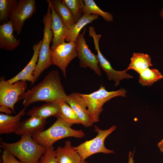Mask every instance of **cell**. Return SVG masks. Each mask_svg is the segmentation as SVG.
Here are the masks:
<instances>
[{"instance_id": "6", "label": "cell", "mask_w": 163, "mask_h": 163, "mask_svg": "<svg viewBox=\"0 0 163 163\" xmlns=\"http://www.w3.org/2000/svg\"><path fill=\"white\" fill-rule=\"evenodd\" d=\"M113 125L109 129L102 130L97 126H94V131L97 133L96 136L89 140H87L75 147L74 149L80 155L82 161L96 153H102L106 154L115 153L112 150L107 149L104 145L106 138L116 129Z\"/></svg>"}, {"instance_id": "3", "label": "cell", "mask_w": 163, "mask_h": 163, "mask_svg": "<svg viewBox=\"0 0 163 163\" xmlns=\"http://www.w3.org/2000/svg\"><path fill=\"white\" fill-rule=\"evenodd\" d=\"M72 125L62 120L57 118L54 123L45 130H43L32 136L39 144L46 147L53 146L56 141L63 138L74 137L82 138L85 134L82 130L72 129Z\"/></svg>"}, {"instance_id": "30", "label": "cell", "mask_w": 163, "mask_h": 163, "mask_svg": "<svg viewBox=\"0 0 163 163\" xmlns=\"http://www.w3.org/2000/svg\"><path fill=\"white\" fill-rule=\"evenodd\" d=\"M0 111L6 113V114L9 115L11 113L12 111L8 107L0 106Z\"/></svg>"}, {"instance_id": "24", "label": "cell", "mask_w": 163, "mask_h": 163, "mask_svg": "<svg viewBox=\"0 0 163 163\" xmlns=\"http://www.w3.org/2000/svg\"><path fill=\"white\" fill-rule=\"evenodd\" d=\"M139 82L142 86H149L154 83L162 79L163 76L156 69H147L139 74Z\"/></svg>"}, {"instance_id": "26", "label": "cell", "mask_w": 163, "mask_h": 163, "mask_svg": "<svg viewBox=\"0 0 163 163\" xmlns=\"http://www.w3.org/2000/svg\"><path fill=\"white\" fill-rule=\"evenodd\" d=\"M62 2L70 11L75 22L76 23L81 18L85 4L82 0H63Z\"/></svg>"}, {"instance_id": "33", "label": "cell", "mask_w": 163, "mask_h": 163, "mask_svg": "<svg viewBox=\"0 0 163 163\" xmlns=\"http://www.w3.org/2000/svg\"><path fill=\"white\" fill-rule=\"evenodd\" d=\"M160 15L161 17L163 19V7L162 8L160 12Z\"/></svg>"}, {"instance_id": "25", "label": "cell", "mask_w": 163, "mask_h": 163, "mask_svg": "<svg viewBox=\"0 0 163 163\" xmlns=\"http://www.w3.org/2000/svg\"><path fill=\"white\" fill-rule=\"evenodd\" d=\"M85 5L83 14H95L101 16L105 21H113V16L110 13L104 11L100 8L93 0H83Z\"/></svg>"}, {"instance_id": "8", "label": "cell", "mask_w": 163, "mask_h": 163, "mask_svg": "<svg viewBox=\"0 0 163 163\" xmlns=\"http://www.w3.org/2000/svg\"><path fill=\"white\" fill-rule=\"evenodd\" d=\"M88 32L90 37H92L95 50L99 61V66L105 73L110 81L113 80L115 83V87L118 86L121 80L124 79H131L133 77L126 72V69L118 71L114 69L110 62L103 56L99 48V41L101 37V34H97L94 26H89Z\"/></svg>"}, {"instance_id": "14", "label": "cell", "mask_w": 163, "mask_h": 163, "mask_svg": "<svg viewBox=\"0 0 163 163\" xmlns=\"http://www.w3.org/2000/svg\"><path fill=\"white\" fill-rule=\"evenodd\" d=\"M66 102L74 111L83 126L88 127L92 126L93 123L85 102L78 93L73 92L69 94Z\"/></svg>"}, {"instance_id": "4", "label": "cell", "mask_w": 163, "mask_h": 163, "mask_svg": "<svg viewBox=\"0 0 163 163\" xmlns=\"http://www.w3.org/2000/svg\"><path fill=\"white\" fill-rule=\"evenodd\" d=\"M125 89L121 88L116 91H108L101 85L97 90L88 94L78 93L83 99L92 123L99 121V115L103 110V106L107 102L116 97H126Z\"/></svg>"}, {"instance_id": "1", "label": "cell", "mask_w": 163, "mask_h": 163, "mask_svg": "<svg viewBox=\"0 0 163 163\" xmlns=\"http://www.w3.org/2000/svg\"><path fill=\"white\" fill-rule=\"evenodd\" d=\"M67 98L58 71L53 70L40 83L22 94L20 100H23V104L26 107L40 101L59 103L66 101Z\"/></svg>"}, {"instance_id": "22", "label": "cell", "mask_w": 163, "mask_h": 163, "mask_svg": "<svg viewBox=\"0 0 163 163\" xmlns=\"http://www.w3.org/2000/svg\"><path fill=\"white\" fill-rule=\"evenodd\" d=\"M51 2L66 27L68 29L72 27L75 22L72 14L67 6L62 0H52Z\"/></svg>"}, {"instance_id": "21", "label": "cell", "mask_w": 163, "mask_h": 163, "mask_svg": "<svg viewBox=\"0 0 163 163\" xmlns=\"http://www.w3.org/2000/svg\"><path fill=\"white\" fill-rule=\"evenodd\" d=\"M152 66L151 58L148 55L140 53H134L126 69L127 70H133L139 74L142 71Z\"/></svg>"}, {"instance_id": "9", "label": "cell", "mask_w": 163, "mask_h": 163, "mask_svg": "<svg viewBox=\"0 0 163 163\" xmlns=\"http://www.w3.org/2000/svg\"><path fill=\"white\" fill-rule=\"evenodd\" d=\"M36 11L35 0H19L11 12L9 20L14 30L18 35L21 33L25 21L30 18Z\"/></svg>"}, {"instance_id": "31", "label": "cell", "mask_w": 163, "mask_h": 163, "mask_svg": "<svg viewBox=\"0 0 163 163\" xmlns=\"http://www.w3.org/2000/svg\"><path fill=\"white\" fill-rule=\"evenodd\" d=\"M134 152V151L133 152H132L131 151H129V152L128 155V163H134V161L133 158Z\"/></svg>"}, {"instance_id": "23", "label": "cell", "mask_w": 163, "mask_h": 163, "mask_svg": "<svg viewBox=\"0 0 163 163\" xmlns=\"http://www.w3.org/2000/svg\"><path fill=\"white\" fill-rule=\"evenodd\" d=\"M59 105L60 111L58 117L72 125L74 124H82L81 121L74 111L66 101L59 103Z\"/></svg>"}, {"instance_id": "10", "label": "cell", "mask_w": 163, "mask_h": 163, "mask_svg": "<svg viewBox=\"0 0 163 163\" xmlns=\"http://www.w3.org/2000/svg\"><path fill=\"white\" fill-rule=\"evenodd\" d=\"M86 31L85 28L83 32L79 34L76 41L77 57L79 60V66L83 68H89L97 75L101 76L102 72L97 56L91 52L84 38Z\"/></svg>"}, {"instance_id": "17", "label": "cell", "mask_w": 163, "mask_h": 163, "mask_svg": "<svg viewBox=\"0 0 163 163\" xmlns=\"http://www.w3.org/2000/svg\"><path fill=\"white\" fill-rule=\"evenodd\" d=\"M56 151L57 163H87L82 160L70 141H66L63 147L58 146Z\"/></svg>"}, {"instance_id": "32", "label": "cell", "mask_w": 163, "mask_h": 163, "mask_svg": "<svg viewBox=\"0 0 163 163\" xmlns=\"http://www.w3.org/2000/svg\"><path fill=\"white\" fill-rule=\"evenodd\" d=\"M158 146L160 151L163 154V139L158 143Z\"/></svg>"}, {"instance_id": "11", "label": "cell", "mask_w": 163, "mask_h": 163, "mask_svg": "<svg viewBox=\"0 0 163 163\" xmlns=\"http://www.w3.org/2000/svg\"><path fill=\"white\" fill-rule=\"evenodd\" d=\"M53 65L60 68L66 77V69L71 61L77 57L76 42H64L53 51L51 50Z\"/></svg>"}, {"instance_id": "12", "label": "cell", "mask_w": 163, "mask_h": 163, "mask_svg": "<svg viewBox=\"0 0 163 163\" xmlns=\"http://www.w3.org/2000/svg\"><path fill=\"white\" fill-rule=\"evenodd\" d=\"M46 1L50 6L52 14L51 28L53 36L50 50L53 51L59 45L65 42L68 29L65 25L61 19L56 12L51 0H47Z\"/></svg>"}, {"instance_id": "28", "label": "cell", "mask_w": 163, "mask_h": 163, "mask_svg": "<svg viewBox=\"0 0 163 163\" xmlns=\"http://www.w3.org/2000/svg\"><path fill=\"white\" fill-rule=\"evenodd\" d=\"M38 163H57L56 151L53 146L46 147L45 152L41 157Z\"/></svg>"}, {"instance_id": "19", "label": "cell", "mask_w": 163, "mask_h": 163, "mask_svg": "<svg viewBox=\"0 0 163 163\" xmlns=\"http://www.w3.org/2000/svg\"><path fill=\"white\" fill-rule=\"evenodd\" d=\"M60 111L59 103H47L39 107H33L27 112V114L46 120L52 116L57 117Z\"/></svg>"}, {"instance_id": "29", "label": "cell", "mask_w": 163, "mask_h": 163, "mask_svg": "<svg viewBox=\"0 0 163 163\" xmlns=\"http://www.w3.org/2000/svg\"><path fill=\"white\" fill-rule=\"evenodd\" d=\"M1 163H23L16 159L15 156L6 150H4L1 155Z\"/></svg>"}, {"instance_id": "5", "label": "cell", "mask_w": 163, "mask_h": 163, "mask_svg": "<svg viewBox=\"0 0 163 163\" xmlns=\"http://www.w3.org/2000/svg\"><path fill=\"white\" fill-rule=\"evenodd\" d=\"M52 14L50 6L48 5L46 14L44 15L43 21L44 25L43 37L39 52L38 61L33 74L35 82L41 73L53 65L50 48L53 37L51 28Z\"/></svg>"}, {"instance_id": "27", "label": "cell", "mask_w": 163, "mask_h": 163, "mask_svg": "<svg viewBox=\"0 0 163 163\" xmlns=\"http://www.w3.org/2000/svg\"><path fill=\"white\" fill-rule=\"evenodd\" d=\"M17 0H0V23L7 22L10 14L16 5Z\"/></svg>"}, {"instance_id": "16", "label": "cell", "mask_w": 163, "mask_h": 163, "mask_svg": "<svg viewBox=\"0 0 163 163\" xmlns=\"http://www.w3.org/2000/svg\"><path fill=\"white\" fill-rule=\"evenodd\" d=\"M12 25L8 21L0 25V48L8 51L14 50L20 43V40L15 38Z\"/></svg>"}, {"instance_id": "7", "label": "cell", "mask_w": 163, "mask_h": 163, "mask_svg": "<svg viewBox=\"0 0 163 163\" xmlns=\"http://www.w3.org/2000/svg\"><path fill=\"white\" fill-rule=\"evenodd\" d=\"M27 88V81H19L13 84L5 81L4 77L0 81V106L10 108L15 113L14 106Z\"/></svg>"}, {"instance_id": "15", "label": "cell", "mask_w": 163, "mask_h": 163, "mask_svg": "<svg viewBox=\"0 0 163 163\" xmlns=\"http://www.w3.org/2000/svg\"><path fill=\"white\" fill-rule=\"evenodd\" d=\"M46 123V120L30 116L20 122L14 133L18 136L29 135L32 137L43 130Z\"/></svg>"}, {"instance_id": "2", "label": "cell", "mask_w": 163, "mask_h": 163, "mask_svg": "<svg viewBox=\"0 0 163 163\" xmlns=\"http://www.w3.org/2000/svg\"><path fill=\"white\" fill-rule=\"evenodd\" d=\"M0 147L6 150L23 163H38L45 153L46 147L36 142L29 135L21 136L18 141L13 143L1 142Z\"/></svg>"}, {"instance_id": "18", "label": "cell", "mask_w": 163, "mask_h": 163, "mask_svg": "<svg viewBox=\"0 0 163 163\" xmlns=\"http://www.w3.org/2000/svg\"><path fill=\"white\" fill-rule=\"evenodd\" d=\"M24 107L15 116L0 114V134H8L15 133L20 122L21 117L25 113Z\"/></svg>"}, {"instance_id": "20", "label": "cell", "mask_w": 163, "mask_h": 163, "mask_svg": "<svg viewBox=\"0 0 163 163\" xmlns=\"http://www.w3.org/2000/svg\"><path fill=\"white\" fill-rule=\"evenodd\" d=\"M98 18V16L93 14H83L80 19L68 29L66 40L68 42H76L78 36L82 29L88 24Z\"/></svg>"}, {"instance_id": "13", "label": "cell", "mask_w": 163, "mask_h": 163, "mask_svg": "<svg viewBox=\"0 0 163 163\" xmlns=\"http://www.w3.org/2000/svg\"><path fill=\"white\" fill-rule=\"evenodd\" d=\"M42 43V40H40L34 45L32 47L34 53L30 62L17 75L7 80L9 83L13 84L19 81H27L31 82V86L33 85L35 82L33 74L38 61L39 52Z\"/></svg>"}]
</instances>
